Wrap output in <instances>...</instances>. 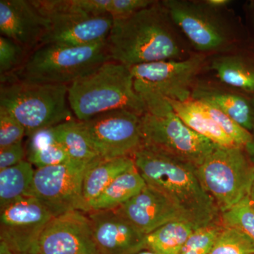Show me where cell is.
<instances>
[{"label": "cell", "instance_id": "6da1fadb", "mask_svg": "<svg viewBox=\"0 0 254 254\" xmlns=\"http://www.w3.org/2000/svg\"><path fill=\"white\" fill-rule=\"evenodd\" d=\"M173 22L162 2L127 17L113 18L107 39L113 61L131 66L182 59L184 50Z\"/></svg>", "mask_w": 254, "mask_h": 254}, {"label": "cell", "instance_id": "7a4b0ae2", "mask_svg": "<svg viewBox=\"0 0 254 254\" xmlns=\"http://www.w3.org/2000/svg\"><path fill=\"white\" fill-rule=\"evenodd\" d=\"M133 158L146 185L168 198L187 221L197 227L221 221V213L202 187L194 165L143 146Z\"/></svg>", "mask_w": 254, "mask_h": 254}, {"label": "cell", "instance_id": "3957f363", "mask_svg": "<svg viewBox=\"0 0 254 254\" xmlns=\"http://www.w3.org/2000/svg\"><path fill=\"white\" fill-rule=\"evenodd\" d=\"M68 100L76 120L80 122L112 110H129L140 116L146 111L143 100L135 91L131 68L113 60L70 84Z\"/></svg>", "mask_w": 254, "mask_h": 254}, {"label": "cell", "instance_id": "277c9868", "mask_svg": "<svg viewBox=\"0 0 254 254\" xmlns=\"http://www.w3.org/2000/svg\"><path fill=\"white\" fill-rule=\"evenodd\" d=\"M68 85L46 84L1 79L0 108L26 129V136L73 120L68 100Z\"/></svg>", "mask_w": 254, "mask_h": 254}, {"label": "cell", "instance_id": "5b68a950", "mask_svg": "<svg viewBox=\"0 0 254 254\" xmlns=\"http://www.w3.org/2000/svg\"><path fill=\"white\" fill-rule=\"evenodd\" d=\"M111 60L106 41L86 46L44 45L28 55L16 72L5 78L35 83L68 85Z\"/></svg>", "mask_w": 254, "mask_h": 254}, {"label": "cell", "instance_id": "8992f818", "mask_svg": "<svg viewBox=\"0 0 254 254\" xmlns=\"http://www.w3.org/2000/svg\"><path fill=\"white\" fill-rule=\"evenodd\" d=\"M195 172L221 214L249 196L254 182V163L242 147H217Z\"/></svg>", "mask_w": 254, "mask_h": 254}, {"label": "cell", "instance_id": "52a82bcc", "mask_svg": "<svg viewBox=\"0 0 254 254\" xmlns=\"http://www.w3.org/2000/svg\"><path fill=\"white\" fill-rule=\"evenodd\" d=\"M141 146L197 167L219 145L192 130L173 108L141 116Z\"/></svg>", "mask_w": 254, "mask_h": 254}, {"label": "cell", "instance_id": "ba28073f", "mask_svg": "<svg viewBox=\"0 0 254 254\" xmlns=\"http://www.w3.org/2000/svg\"><path fill=\"white\" fill-rule=\"evenodd\" d=\"M205 60V55L200 53L186 59L165 60L131 66L135 91L145 106L166 100L190 99L193 81Z\"/></svg>", "mask_w": 254, "mask_h": 254}, {"label": "cell", "instance_id": "9c48e42d", "mask_svg": "<svg viewBox=\"0 0 254 254\" xmlns=\"http://www.w3.org/2000/svg\"><path fill=\"white\" fill-rule=\"evenodd\" d=\"M89 164L71 161L36 169L28 196H33L53 215L68 212L89 213L83 195L85 172Z\"/></svg>", "mask_w": 254, "mask_h": 254}, {"label": "cell", "instance_id": "30bf717a", "mask_svg": "<svg viewBox=\"0 0 254 254\" xmlns=\"http://www.w3.org/2000/svg\"><path fill=\"white\" fill-rule=\"evenodd\" d=\"M32 2L49 20V28L39 46H91L106 41L113 27V18L110 15L74 12L60 7L55 0H32Z\"/></svg>", "mask_w": 254, "mask_h": 254}, {"label": "cell", "instance_id": "8fae6325", "mask_svg": "<svg viewBox=\"0 0 254 254\" xmlns=\"http://www.w3.org/2000/svg\"><path fill=\"white\" fill-rule=\"evenodd\" d=\"M161 2L174 24L202 54L222 51L230 46V31L218 9L204 1L165 0Z\"/></svg>", "mask_w": 254, "mask_h": 254}, {"label": "cell", "instance_id": "7c38bea8", "mask_svg": "<svg viewBox=\"0 0 254 254\" xmlns=\"http://www.w3.org/2000/svg\"><path fill=\"white\" fill-rule=\"evenodd\" d=\"M80 123L100 158L133 157L141 147V116L133 112L112 110Z\"/></svg>", "mask_w": 254, "mask_h": 254}, {"label": "cell", "instance_id": "4fadbf2b", "mask_svg": "<svg viewBox=\"0 0 254 254\" xmlns=\"http://www.w3.org/2000/svg\"><path fill=\"white\" fill-rule=\"evenodd\" d=\"M0 212V242L14 254H28L54 218L33 196L23 197Z\"/></svg>", "mask_w": 254, "mask_h": 254}, {"label": "cell", "instance_id": "5bb4252c", "mask_svg": "<svg viewBox=\"0 0 254 254\" xmlns=\"http://www.w3.org/2000/svg\"><path fill=\"white\" fill-rule=\"evenodd\" d=\"M28 254H99L88 214L76 210L55 217Z\"/></svg>", "mask_w": 254, "mask_h": 254}, {"label": "cell", "instance_id": "9a60e30c", "mask_svg": "<svg viewBox=\"0 0 254 254\" xmlns=\"http://www.w3.org/2000/svg\"><path fill=\"white\" fill-rule=\"evenodd\" d=\"M49 28V20L28 0L0 1V32L27 52L41 44Z\"/></svg>", "mask_w": 254, "mask_h": 254}, {"label": "cell", "instance_id": "2e32d148", "mask_svg": "<svg viewBox=\"0 0 254 254\" xmlns=\"http://www.w3.org/2000/svg\"><path fill=\"white\" fill-rule=\"evenodd\" d=\"M87 214L98 254H136L145 250V235L116 210Z\"/></svg>", "mask_w": 254, "mask_h": 254}, {"label": "cell", "instance_id": "e0dca14e", "mask_svg": "<svg viewBox=\"0 0 254 254\" xmlns=\"http://www.w3.org/2000/svg\"><path fill=\"white\" fill-rule=\"evenodd\" d=\"M115 210L145 235L168 222L187 221L168 198L148 185Z\"/></svg>", "mask_w": 254, "mask_h": 254}, {"label": "cell", "instance_id": "ac0fdd59", "mask_svg": "<svg viewBox=\"0 0 254 254\" xmlns=\"http://www.w3.org/2000/svg\"><path fill=\"white\" fill-rule=\"evenodd\" d=\"M191 98L215 105L245 129L253 131L254 103L248 97L218 87L200 84L193 88Z\"/></svg>", "mask_w": 254, "mask_h": 254}, {"label": "cell", "instance_id": "d6986e66", "mask_svg": "<svg viewBox=\"0 0 254 254\" xmlns=\"http://www.w3.org/2000/svg\"><path fill=\"white\" fill-rule=\"evenodd\" d=\"M135 168L133 157L128 156L108 160L99 158L90 163L83 182V198L88 208L118 177Z\"/></svg>", "mask_w": 254, "mask_h": 254}, {"label": "cell", "instance_id": "ffe728a7", "mask_svg": "<svg viewBox=\"0 0 254 254\" xmlns=\"http://www.w3.org/2000/svg\"><path fill=\"white\" fill-rule=\"evenodd\" d=\"M168 101L177 116L198 134L208 138L219 146H237L205 111L198 100L190 98L185 101Z\"/></svg>", "mask_w": 254, "mask_h": 254}, {"label": "cell", "instance_id": "44dd1931", "mask_svg": "<svg viewBox=\"0 0 254 254\" xmlns=\"http://www.w3.org/2000/svg\"><path fill=\"white\" fill-rule=\"evenodd\" d=\"M146 185L136 168L127 172L112 182L90 203L89 212L116 210L138 194Z\"/></svg>", "mask_w": 254, "mask_h": 254}, {"label": "cell", "instance_id": "7402d4cb", "mask_svg": "<svg viewBox=\"0 0 254 254\" xmlns=\"http://www.w3.org/2000/svg\"><path fill=\"white\" fill-rule=\"evenodd\" d=\"M198 228L185 220L168 222L145 235L144 250L156 254H180L187 241Z\"/></svg>", "mask_w": 254, "mask_h": 254}, {"label": "cell", "instance_id": "603a6c76", "mask_svg": "<svg viewBox=\"0 0 254 254\" xmlns=\"http://www.w3.org/2000/svg\"><path fill=\"white\" fill-rule=\"evenodd\" d=\"M52 130L57 141L64 147L73 161L90 164L99 158L78 120L60 124L52 127Z\"/></svg>", "mask_w": 254, "mask_h": 254}, {"label": "cell", "instance_id": "cb8c5ba5", "mask_svg": "<svg viewBox=\"0 0 254 254\" xmlns=\"http://www.w3.org/2000/svg\"><path fill=\"white\" fill-rule=\"evenodd\" d=\"M210 68L227 86L254 93V65L242 57H218L212 62Z\"/></svg>", "mask_w": 254, "mask_h": 254}, {"label": "cell", "instance_id": "d4e9b609", "mask_svg": "<svg viewBox=\"0 0 254 254\" xmlns=\"http://www.w3.org/2000/svg\"><path fill=\"white\" fill-rule=\"evenodd\" d=\"M35 171L27 160L0 170V210L16 200L28 196Z\"/></svg>", "mask_w": 254, "mask_h": 254}, {"label": "cell", "instance_id": "484cf974", "mask_svg": "<svg viewBox=\"0 0 254 254\" xmlns=\"http://www.w3.org/2000/svg\"><path fill=\"white\" fill-rule=\"evenodd\" d=\"M209 254H254V242L240 230L223 226Z\"/></svg>", "mask_w": 254, "mask_h": 254}, {"label": "cell", "instance_id": "4316f807", "mask_svg": "<svg viewBox=\"0 0 254 254\" xmlns=\"http://www.w3.org/2000/svg\"><path fill=\"white\" fill-rule=\"evenodd\" d=\"M198 101L237 146L245 148L246 145L250 143L252 139V132L240 126L235 120H232L215 105L201 100Z\"/></svg>", "mask_w": 254, "mask_h": 254}, {"label": "cell", "instance_id": "83f0119b", "mask_svg": "<svg viewBox=\"0 0 254 254\" xmlns=\"http://www.w3.org/2000/svg\"><path fill=\"white\" fill-rule=\"evenodd\" d=\"M221 223L223 226L240 230L254 242V209L249 196L222 213Z\"/></svg>", "mask_w": 254, "mask_h": 254}, {"label": "cell", "instance_id": "f1b7e54d", "mask_svg": "<svg viewBox=\"0 0 254 254\" xmlns=\"http://www.w3.org/2000/svg\"><path fill=\"white\" fill-rule=\"evenodd\" d=\"M223 225L221 221L196 229L187 241L180 254H209Z\"/></svg>", "mask_w": 254, "mask_h": 254}, {"label": "cell", "instance_id": "f546056e", "mask_svg": "<svg viewBox=\"0 0 254 254\" xmlns=\"http://www.w3.org/2000/svg\"><path fill=\"white\" fill-rule=\"evenodd\" d=\"M26 50L6 37H0V73L1 78L11 76L26 61Z\"/></svg>", "mask_w": 254, "mask_h": 254}, {"label": "cell", "instance_id": "4dcf8cb0", "mask_svg": "<svg viewBox=\"0 0 254 254\" xmlns=\"http://www.w3.org/2000/svg\"><path fill=\"white\" fill-rule=\"evenodd\" d=\"M26 157L28 161L36 169L63 165L71 160L64 147L58 142L28 153Z\"/></svg>", "mask_w": 254, "mask_h": 254}, {"label": "cell", "instance_id": "1f68e13d", "mask_svg": "<svg viewBox=\"0 0 254 254\" xmlns=\"http://www.w3.org/2000/svg\"><path fill=\"white\" fill-rule=\"evenodd\" d=\"M26 129L6 110L0 108V148L22 141Z\"/></svg>", "mask_w": 254, "mask_h": 254}, {"label": "cell", "instance_id": "d6a6232c", "mask_svg": "<svg viewBox=\"0 0 254 254\" xmlns=\"http://www.w3.org/2000/svg\"><path fill=\"white\" fill-rule=\"evenodd\" d=\"M152 0H113L111 16L113 18L127 17L154 4Z\"/></svg>", "mask_w": 254, "mask_h": 254}, {"label": "cell", "instance_id": "836d02e7", "mask_svg": "<svg viewBox=\"0 0 254 254\" xmlns=\"http://www.w3.org/2000/svg\"><path fill=\"white\" fill-rule=\"evenodd\" d=\"M26 157L22 141L0 148V170L17 165L25 160Z\"/></svg>", "mask_w": 254, "mask_h": 254}, {"label": "cell", "instance_id": "e575fe53", "mask_svg": "<svg viewBox=\"0 0 254 254\" xmlns=\"http://www.w3.org/2000/svg\"><path fill=\"white\" fill-rule=\"evenodd\" d=\"M204 1L209 6L216 9L227 6V5L230 4V2H231V1H230V0H205Z\"/></svg>", "mask_w": 254, "mask_h": 254}, {"label": "cell", "instance_id": "d590c367", "mask_svg": "<svg viewBox=\"0 0 254 254\" xmlns=\"http://www.w3.org/2000/svg\"><path fill=\"white\" fill-rule=\"evenodd\" d=\"M252 133V139L249 144L246 145L245 149L247 152V155L250 157V160H252V163L254 165V128Z\"/></svg>", "mask_w": 254, "mask_h": 254}, {"label": "cell", "instance_id": "8d00e7d4", "mask_svg": "<svg viewBox=\"0 0 254 254\" xmlns=\"http://www.w3.org/2000/svg\"><path fill=\"white\" fill-rule=\"evenodd\" d=\"M0 254H14L8 248L7 246L3 242H0Z\"/></svg>", "mask_w": 254, "mask_h": 254}, {"label": "cell", "instance_id": "74e56055", "mask_svg": "<svg viewBox=\"0 0 254 254\" xmlns=\"http://www.w3.org/2000/svg\"><path fill=\"white\" fill-rule=\"evenodd\" d=\"M249 198H250L251 204H252V207H253L254 209V182L253 186H252V190H251L250 195H249Z\"/></svg>", "mask_w": 254, "mask_h": 254}, {"label": "cell", "instance_id": "f35d334b", "mask_svg": "<svg viewBox=\"0 0 254 254\" xmlns=\"http://www.w3.org/2000/svg\"><path fill=\"white\" fill-rule=\"evenodd\" d=\"M136 254H156L153 253V252H150V251L148 250H142L141 252H138V253Z\"/></svg>", "mask_w": 254, "mask_h": 254}]
</instances>
